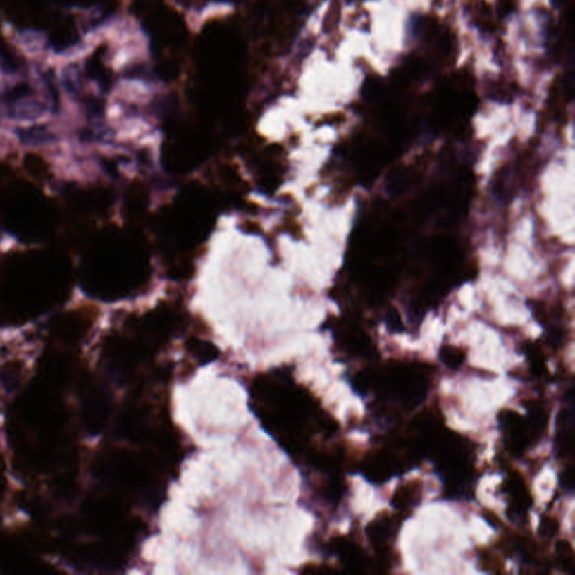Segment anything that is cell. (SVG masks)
<instances>
[{"label":"cell","instance_id":"obj_1","mask_svg":"<svg viewBox=\"0 0 575 575\" xmlns=\"http://www.w3.org/2000/svg\"><path fill=\"white\" fill-rule=\"evenodd\" d=\"M4 101L13 118H37L44 111L43 107L33 99V90L26 83H20L9 89L4 94Z\"/></svg>","mask_w":575,"mask_h":575},{"label":"cell","instance_id":"obj_4","mask_svg":"<svg viewBox=\"0 0 575 575\" xmlns=\"http://www.w3.org/2000/svg\"><path fill=\"white\" fill-rule=\"evenodd\" d=\"M20 141L30 145H41L47 144L54 140V136L47 132L44 128H32L20 132Z\"/></svg>","mask_w":575,"mask_h":575},{"label":"cell","instance_id":"obj_10","mask_svg":"<svg viewBox=\"0 0 575 575\" xmlns=\"http://www.w3.org/2000/svg\"><path fill=\"white\" fill-rule=\"evenodd\" d=\"M387 323L389 329H390V330H393V332H400L401 329H402L400 317H399L397 311H391V313H389V315H388Z\"/></svg>","mask_w":575,"mask_h":575},{"label":"cell","instance_id":"obj_11","mask_svg":"<svg viewBox=\"0 0 575 575\" xmlns=\"http://www.w3.org/2000/svg\"><path fill=\"white\" fill-rule=\"evenodd\" d=\"M561 483L563 487L572 490L573 488V471L572 469H567L562 473Z\"/></svg>","mask_w":575,"mask_h":575},{"label":"cell","instance_id":"obj_3","mask_svg":"<svg viewBox=\"0 0 575 575\" xmlns=\"http://www.w3.org/2000/svg\"><path fill=\"white\" fill-rule=\"evenodd\" d=\"M572 410H562L557 419V450L559 453L565 454L572 450L573 440Z\"/></svg>","mask_w":575,"mask_h":575},{"label":"cell","instance_id":"obj_6","mask_svg":"<svg viewBox=\"0 0 575 575\" xmlns=\"http://www.w3.org/2000/svg\"><path fill=\"white\" fill-rule=\"evenodd\" d=\"M556 556L559 561V567H563L565 571L572 572L573 564H574V554H573L572 546L570 543L561 540L556 545Z\"/></svg>","mask_w":575,"mask_h":575},{"label":"cell","instance_id":"obj_9","mask_svg":"<svg viewBox=\"0 0 575 575\" xmlns=\"http://www.w3.org/2000/svg\"><path fill=\"white\" fill-rule=\"evenodd\" d=\"M559 531V523L552 517H544L539 526V534L544 538H550L555 536Z\"/></svg>","mask_w":575,"mask_h":575},{"label":"cell","instance_id":"obj_7","mask_svg":"<svg viewBox=\"0 0 575 575\" xmlns=\"http://www.w3.org/2000/svg\"><path fill=\"white\" fill-rule=\"evenodd\" d=\"M442 362L451 369H457L464 361V353L453 346H445L440 352Z\"/></svg>","mask_w":575,"mask_h":575},{"label":"cell","instance_id":"obj_5","mask_svg":"<svg viewBox=\"0 0 575 575\" xmlns=\"http://www.w3.org/2000/svg\"><path fill=\"white\" fill-rule=\"evenodd\" d=\"M391 525L388 520H374L368 527V534L376 545L385 544L390 537Z\"/></svg>","mask_w":575,"mask_h":575},{"label":"cell","instance_id":"obj_8","mask_svg":"<svg viewBox=\"0 0 575 575\" xmlns=\"http://www.w3.org/2000/svg\"><path fill=\"white\" fill-rule=\"evenodd\" d=\"M412 495H415V490L412 489L409 486H404L400 487L398 491L395 493V498H393V506L397 508H404L407 505H409L412 499Z\"/></svg>","mask_w":575,"mask_h":575},{"label":"cell","instance_id":"obj_2","mask_svg":"<svg viewBox=\"0 0 575 575\" xmlns=\"http://www.w3.org/2000/svg\"><path fill=\"white\" fill-rule=\"evenodd\" d=\"M501 425L512 451L520 453L528 445L531 437L527 428V423H524L523 418L516 412H508L507 414H502Z\"/></svg>","mask_w":575,"mask_h":575}]
</instances>
